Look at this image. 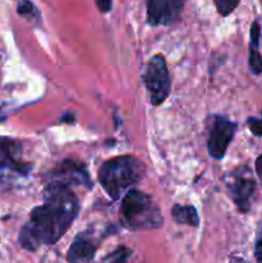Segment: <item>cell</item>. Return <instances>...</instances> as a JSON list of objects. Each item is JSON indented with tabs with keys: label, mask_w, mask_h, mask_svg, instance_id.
<instances>
[{
	"label": "cell",
	"mask_w": 262,
	"mask_h": 263,
	"mask_svg": "<svg viewBox=\"0 0 262 263\" xmlns=\"http://www.w3.org/2000/svg\"><path fill=\"white\" fill-rule=\"evenodd\" d=\"M144 172L143 162L133 156H121L105 161L99 168L98 179L104 192L117 200L143 179Z\"/></svg>",
	"instance_id": "7a4b0ae2"
},
{
	"label": "cell",
	"mask_w": 262,
	"mask_h": 263,
	"mask_svg": "<svg viewBox=\"0 0 262 263\" xmlns=\"http://www.w3.org/2000/svg\"><path fill=\"white\" fill-rule=\"evenodd\" d=\"M239 2H240V0H213L217 12L220 13L221 15H223V17L230 14V13L238 7Z\"/></svg>",
	"instance_id": "5bb4252c"
},
{
	"label": "cell",
	"mask_w": 262,
	"mask_h": 263,
	"mask_svg": "<svg viewBox=\"0 0 262 263\" xmlns=\"http://www.w3.org/2000/svg\"><path fill=\"white\" fill-rule=\"evenodd\" d=\"M97 244L87 235H79L69 247L67 261L69 263H85L94 257Z\"/></svg>",
	"instance_id": "30bf717a"
},
{
	"label": "cell",
	"mask_w": 262,
	"mask_h": 263,
	"mask_svg": "<svg viewBox=\"0 0 262 263\" xmlns=\"http://www.w3.org/2000/svg\"><path fill=\"white\" fill-rule=\"evenodd\" d=\"M229 263H248V262H247L246 259L240 258V257H233V258H231V261Z\"/></svg>",
	"instance_id": "44dd1931"
},
{
	"label": "cell",
	"mask_w": 262,
	"mask_h": 263,
	"mask_svg": "<svg viewBox=\"0 0 262 263\" xmlns=\"http://www.w3.org/2000/svg\"><path fill=\"white\" fill-rule=\"evenodd\" d=\"M17 10L20 14H31V13L33 12L32 3H31L30 0H23V2H21L20 4H18Z\"/></svg>",
	"instance_id": "e0dca14e"
},
{
	"label": "cell",
	"mask_w": 262,
	"mask_h": 263,
	"mask_svg": "<svg viewBox=\"0 0 262 263\" xmlns=\"http://www.w3.org/2000/svg\"><path fill=\"white\" fill-rule=\"evenodd\" d=\"M130 256L131 249L126 248V247H120V248H117L115 252H112V253L105 257L104 263H126Z\"/></svg>",
	"instance_id": "7c38bea8"
},
{
	"label": "cell",
	"mask_w": 262,
	"mask_h": 263,
	"mask_svg": "<svg viewBox=\"0 0 262 263\" xmlns=\"http://www.w3.org/2000/svg\"><path fill=\"white\" fill-rule=\"evenodd\" d=\"M249 68L254 74H259L262 72V57L256 46L249 48Z\"/></svg>",
	"instance_id": "4fadbf2b"
},
{
	"label": "cell",
	"mask_w": 262,
	"mask_h": 263,
	"mask_svg": "<svg viewBox=\"0 0 262 263\" xmlns=\"http://www.w3.org/2000/svg\"><path fill=\"white\" fill-rule=\"evenodd\" d=\"M256 172L259 179V182L262 185V154L256 159Z\"/></svg>",
	"instance_id": "ffe728a7"
},
{
	"label": "cell",
	"mask_w": 262,
	"mask_h": 263,
	"mask_svg": "<svg viewBox=\"0 0 262 263\" xmlns=\"http://www.w3.org/2000/svg\"><path fill=\"white\" fill-rule=\"evenodd\" d=\"M231 199L240 212L247 213L251 210V202L256 190V181L249 167L239 166L228 174L223 179Z\"/></svg>",
	"instance_id": "5b68a950"
},
{
	"label": "cell",
	"mask_w": 262,
	"mask_h": 263,
	"mask_svg": "<svg viewBox=\"0 0 262 263\" xmlns=\"http://www.w3.org/2000/svg\"><path fill=\"white\" fill-rule=\"evenodd\" d=\"M43 205L35 207L30 221L21 229L18 241L26 251L57 243L71 228L79 212V200L69 187L46 184Z\"/></svg>",
	"instance_id": "6da1fadb"
},
{
	"label": "cell",
	"mask_w": 262,
	"mask_h": 263,
	"mask_svg": "<svg viewBox=\"0 0 262 263\" xmlns=\"http://www.w3.org/2000/svg\"><path fill=\"white\" fill-rule=\"evenodd\" d=\"M171 213L175 222L189 225L192 228H198L199 226V216H198L195 207H193V205L175 204L172 207Z\"/></svg>",
	"instance_id": "8fae6325"
},
{
	"label": "cell",
	"mask_w": 262,
	"mask_h": 263,
	"mask_svg": "<svg viewBox=\"0 0 262 263\" xmlns=\"http://www.w3.org/2000/svg\"><path fill=\"white\" fill-rule=\"evenodd\" d=\"M254 256H256L257 263H262V239H259L254 248Z\"/></svg>",
	"instance_id": "d6986e66"
},
{
	"label": "cell",
	"mask_w": 262,
	"mask_h": 263,
	"mask_svg": "<svg viewBox=\"0 0 262 263\" xmlns=\"http://www.w3.org/2000/svg\"><path fill=\"white\" fill-rule=\"evenodd\" d=\"M48 177V184L61 185L66 187L77 185V186H85L87 190L92 187L91 180H90L89 172L85 164L81 162L72 161V159L62 162L55 170L49 172Z\"/></svg>",
	"instance_id": "52a82bcc"
},
{
	"label": "cell",
	"mask_w": 262,
	"mask_h": 263,
	"mask_svg": "<svg viewBox=\"0 0 262 263\" xmlns=\"http://www.w3.org/2000/svg\"><path fill=\"white\" fill-rule=\"evenodd\" d=\"M185 0H146V21L152 26H169L176 22Z\"/></svg>",
	"instance_id": "9c48e42d"
},
{
	"label": "cell",
	"mask_w": 262,
	"mask_h": 263,
	"mask_svg": "<svg viewBox=\"0 0 262 263\" xmlns=\"http://www.w3.org/2000/svg\"><path fill=\"white\" fill-rule=\"evenodd\" d=\"M235 128L236 123L231 122L226 117H222V116L213 117L207 143L208 153L212 158L222 159L225 157L229 144L233 140Z\"/></svg>",
	"instance_id": "ba28073f"
},
{
	"label": "cell",
	"mask_w": 262,
	"mask_h": 263,
	"mask_svg": "<svg viewBox=\"0 0 262 263\" xmlns=\"http://www.w3.org/2000/svg\"><path fill=\"white\" fill-rule=\"evenodd\" d=\"M95 3H97L98 9L103 13L109 12L112 8V0H95Z\"/></svg>",
	"instance_id": "ac0fdd59"
},
{
	"label": "cell",
	"mask_w": 262,
	"mask_h": 263,
	"mask_svg": "<svg viewBox=\"0 0 262 263\" xmlns=\"http://www.w3.org/2000/svg\"><path fill=\"white\" fill-rule=\"evenodd\" d=\"M21 144L9 138H0V181L7 175L27 176L32 164L21 159Z\"/></svg>",
	"instance_id": "8992f818"
},
{
	"label": "cell",
	"mask_w": 262,
	"mask_h": 263,
	"mask_svg": "<svg viewBox=\"0 0 262 263\" xmlns=\"http://www.w3.org/2000/svg\"><path fill=\"white\" fill-rule=\"evenodd\" d=\"M121 221L130 230H151L162 226L163 217L152 198L140 190L131 189L123 195L120 208Z\"/></svg>",
	"instance_id": "3957f363"
},
{
	"label": "cell",
	"mask_w": 262,
	"mask_h": 263,
	"mask_svg": "<svg viewBox=\"0 0 262 263\" xmlns=\"http://www.w3.org/2000/svg\"><path fill=\"white\" fill-rule=\"evenodd\" d=\"M143 80L149 92V100L152 104L159 105L169 98L171 91V80H170L166 59L162 54H157L149 59Z\"/></svg>",
	"instance_id": "277c9868"
},
{
	"label": "cell",
	"mask_w": 262,
	"mask_h": 263,
	"mask_svg": "<svg viewBox=\"0 0 262 263\" xmlns=\"http://www.w3.org/2000/svg\"><path fill=\"white\" fill-rule=\"evenodd\" d=\"M258 41H259V25L257 22H253L251 27V46H256V48H258Z\"/></svg>",
	"instance_id": "2e32d148"
},
{
	"label": "cell",
	"mask_w": 262,
	"mask_h": 263,
	"mask_svg": "<svg viewBox=\"0 0 262 263\" xmlns=\"http://www.w3.org/2000/svg\"><path fill=\"white\" fill-rule=\"evenodd\" d=\"M247 126L254 136H262V116L261 117H249Z\"/></svg>",
	"instance_id": "9a60e30c"
}]
</instances>
